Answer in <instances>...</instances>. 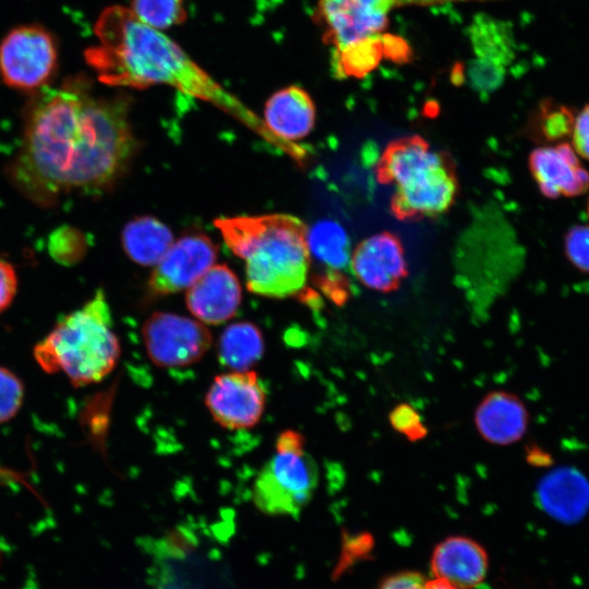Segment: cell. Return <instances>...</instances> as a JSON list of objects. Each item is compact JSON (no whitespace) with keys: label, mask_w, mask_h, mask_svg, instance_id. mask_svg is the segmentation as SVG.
I'll return each instance as SVG.
<instances>
[{"label":"cell","mask_w":589,"mask_h":589,"mask_svg":"<svg viewBox=\"0 0 589 589\" xmlns=\"http://www.w3.org/2000/svg\"><path fill=\"white\" fill-rule=\"evenodd\" d=\"M127 97L93 96L83 80L40 88L25 120L12 166L17 187L35 201L70 192H104L121 177L136 148Z\"/></svg>","instance_id":"6da1fadb"},{"label":"cell","mask_w":589,"mask_h":589,"mask_svg":"<svg viewBox=\"0 0 589 589\" xmlns=\"http://www.w3.org/2000/svg\"><path fill=\"white\" fill-rule=\"evenodd\" d=\"M99 45L86 51L87 63L106 84L147 87L164 84L209 100L252 121L251 112L219 86L182 48L142 23L130 9L113 5L99 15Z\"/></svg>","instance_id":"7a4b0ae2"},{"label":"cell","mask_w":589,"mask_h":589,"mask_svg":"<svg viewBox=\"0 0 589 589\" xmlns=\"http://www.w3.org/2000/svg\"><path fill=\"white\" fill-rule=\"evenodd\" d=\"M216 228L227 247L245 261L249 291L268 297L294 296L305 286L310 268L308 227L289 214L218 218Z\"/></svg>","instance_id":"3957f363"},{"label":"cell","mask_w":589,"mask_h":589,"mask_svg":"<svg viewBox=\"0 0 589 589\" xmlns=\"http://www.w3.org/2000/svg\"><path fill=\"white\" fill-rule=\"evenodd\" d=\"M33 353L46 373H62L74 387L104 380L115 369L121 347L103 290L63 315L35 345Z\"/></svg>","instance_id":"277c9868"},{"label":"cell","mask_w":589,"mask_h":589,"mask_svg":"<svg viewBox=\"0 0 589 589\" xmlns=\"http://www.w3.org/2000/svg\"><path fill=\"white\" fill-rule=\"evenodd\" d=\"M413 1L420 0H317L314 17L341 69L349 56L384 32L393 10Z\"/></svg>","instance_id":"5b68a950"},{"label":"cell","mask_w":589,"mask_h":589,"mask_svg":"<svg viewBox=\"0 0 589 589\" xmlns=\"http://www.w3.org/2000/svg\"><path fill=\"white\" fill-rule=\"evenodd\" d=\"M318 481L314 460L305 453H276L253 485V502L267 515L297 516L311 500Z\"/></svg>","instance_id":"8992f818"},{"label":"cell","mask_w":589,"mask_h":589,"mask_svg":"<svg viewBox=\"0 0 589 589\" xmlns=\"http://www.w3.org/2000/svg\"><path fill=\"white\" fill-rule=\"evenodd\" d=\"M57 64V43L41 26L13 28L0 43V76L9 87L40 89L56 72Z\"/></svg>","instance_id":"52a82bcc"},{"label":"cell","mask_w":589,"mask_h":589,"mask_svg":"<svg viewBox=\"0 0 589 589\" xmlns=\"http://www.w3.org/2000/svg\"><path fill=\"white\" fill-rule=\"evenodd\" d=\"M142 332L151 361L160 368L187 366L200 361L213 340L202 323L167 312L153 313Z\"/></svg>","instance_id":"ba28073f"},{"label":"cell","mask_w":589,"mask_h":589,"mask_svg":"<svg viewBox=\"0 0 589 589\" xmlns=\"http://www.w3.org/2000/svg\"><path fill=\"white\" fill-rule=\"evenodd\" d=\"M265 390L254 371H231L214 378L205 397L213 419L228 430L254 426L265 408Z\"/></svg>","instance_id":"9c48e42d"},{"label":"cell","mask_w":589,"mask_h":589,"mask_svg":"<svg viewBox=\"0 0 589 589\" xmlns=\"http://www.w3.org/2000/svg\"><path fill=\"white\" fill-rule=\"evenodd\" d=\"M458 181L449 158L396 187L390 211L400 220L437 216L454 203Z\"/></svg>","instance_id":"30bf717a"},{"label":"cell","mask_w":589,"mask_h":589,"mask_svg":"<svg viewBox=\"0 0 589 589\" xmlns=\"http://www.w3.org/2000/svg\"><path fill=\"white\" fill-rule=\"evenodd\" d=\"M217 248L204 235H190L172 243L156 264L148 280L152 296H166L190 288L215 263Z\"/></svg>","instance_id":"8fae6325"},{"label":"cell","mask_w":589,"mask_h":589,"mask_svg":"<svg viewBox=\"0 0 589 589\" xmlns=\"http://www.w3.org/2000/svg\"><path fill=\"white\" fill-rule=\"evenodd\" d=\"M349 269L362 285L382 292L395 290L408 275L404 247L387 231L361 241L351 253Z\"/></svg>","instance_id":"7c38bea8"},{"label":"cell","mask_w":589,"mask_h":589,"mask_svg":"<svg viewBox=\"0 0 589 589\" xmlns=\"http://www.w3.org/2000/svg\"><path fill=\"white\" fill-rule=\"evenodd\" d=\"M529 168L539 190L549 199L578 196L589 189V172L567 143L533 149Z\"/></svg>","instance_id":"4fadbf2b"},{"label":"cell","mask_w":589,"mask_h":589,"mask_svg":"<svg viewBox=\"0 0 589 589\" xmlns=\"http://www.w3.org/2000/svg\"><path fill=\"white\" fill-rule=\"evenodd\" d=\"M189 311L201 322L221 324L237 313L241 303V286L226 265H213L188 290Z\"/></svg>","instance_id":"5bb4252c"},{"label":"cell","mask_w":589,"mask_h":589,"mask_svg":"<svg viewBox=\"0 0 589 589\" xmlns=\"http://www.w3.org/2000/svg\"><path fill=\"white\" fill-rule=\"evenodd\" d=\"M528 411L521 399L508 392L488 394L474 412L479 434L494 445H509L519 441L527 431Z\"/></svg>","instance_id":"9a60e30c"},{"label":"cell","mask_w":589,"mask_h":589,"mask_svg":"<svg viewBox=\"0 0 589 589\" xmlns=\"http://www.w3.org/2000/svg\"><path fill=\"white\" fill-rule=\"evenodd\" d=\"M536 493L541 508L562 522H576L589 509V482L574 468L562 467L548 473Z\"/></svg>","instance_id":"2e32d148"},{"label":"cell","mask_w":589,"mask_h":589,"mask_svg":"<svg viewBox=\"0 0 589 589\" xmlns=\"http://www.w3.org/2000/svg\"><path fill=\"white\" fill-rule=\"evenodd\" d=\"M431 566L436 578L459 589H471L484 579L488 556L483 548L473 540L450 537L435 548Z\"/></svg>","instance_id":"e0dca14e"},{"label":"cell","mask_w":589,"mask_h":589,"mask_svg":"<svg viewBox=\"0 0 589 589\" xmlns=\"http://www.w3.org/2000/svg\"><path fill=\"white\" fill-rule=\"evenodd\" d=\"M315 106L309 93L288 86L274 93L265 104L264 120L268 130L281 140L299 141L315 123Z\"/></svg>","instance_id":"ac0fdd59"},{"label":"cell","mask_w":589,"mask_h":589,"mask_svg":"<svg viewBox=\"0 0 589 589\" xmlns=\"http://www.w3.org/2000/svg\"><path fill=\"white\" fill-rule=\"evenodd\" d=\"M446 158L445 154L432 151L419 135L402 137L386 146L376 164V177L383 184L398 187Z\"/></svg>","instance_id":"d6986e66"},{"label":"cell","mask_w":589,"mask_h":589,"mask_svg":"<svg viewBox=\"0 0 589 589\" xmlns=\"http://www.w3.org/2000/svg\"><path fill=\"white\" fill-rule=\"evenodd\" d=\"M173 243L171 230L151 216L129 221L122 231V247L128 256L143 266L156 265Z\"/></svg>","instance_id":"ffe728a7"},{"label":"cell","mask_w":589,"mask_h":589,"mask_svg":"<svg viewBox=\"0 0 589 589\" xmlns=\"http://www.w3.org/2000/svg\"><path fill=\"white\" fill-rule=\"evenodd\" d=\"M264 339L260 328L250 322L228 325L217 342V357L221 365L236 372L249 371L264 353Z\"/></svg>","instance_id":"44dd1931"},{"label":"cell","mask_w":589,"mask_h":589,"mask_svg":"<svg viewBox=\"0 0 589 589\" xmlns=\"http://www.w3.org/2000/svg\"><path fill=\"white\" fill-rule=\"evenodd\" d=\"M310 256L325 267L326 273H341L349 269L350 240L344 227L332 219L316 221L308 228Z\"/></svg>","instance_id":"7402d4cb"},{"label":"cell","mask_w":589,"mask_h":589,"mask_svg":"<svg viewBox=\"0 0 589 589\" xmlns=\"http://www.w3.org/2000/svg\"><path fill=\"white\" fill-rule=\"evenodd\" d=\"M130 10L144 24L163 31L187 17L184 0H132Z\"/></svg>","instance_id":"603a6c76"},{"label":"cell","mask_w":589,"mask_h":589,"mask_svg":"<svg viewBox=\"0 0 589 589\" xmlns=\"http://www.w3.org/2000/svg\"><path fill=\"white\" fill-rule=\"evenodd\" d=\"M87 238L74 227H60L56 229L48 242L51 257L63 265L77 263L87 251Z\"/></svg>","instance_id":"cb8c5ba5"},{"label":"cell","mask_w":589,"mask_h":589,"mask_svg":"<svg viewBox=\"0 0 589 589\" xmlns=\"http://www.w3.org/2000/svg\"><path fill=\"white\" fill-rule=\"evenodd\" d=\"M574 120L567 108L549 106L541 110L536 131L544 142L562 140L572 133Z\"/></svg>","instance_id":"d4e9b609"},{"label":"cell","mask_w":589,"mask_h":589,"mask_svg":"<svg viewBox=\"0 0 589 589\" xmlns=\"http://www.w3.org/2000/svg\"><path fill=\"white\" fill-rule=\"evenodd\" d=\"M24 384L10 369L0 365V423L13 419L24 401Z\"/></svg>","instance_id":"484cf974"},{"label":"cell","mask_w":589,"mask_h":589,"mask_svg":"<svg viewBox=\"0 0 589 589\" xmlns=\"http://www.w3.org/2000/svg\"><path fill=\"white\" fill-rule=\"evenodd\" d=\"M388 419L393 429L404 434L410 442L422 440L428 434L418 411L408 404L397 405L389 412Z\"/></svg>","instance_id":"4316f807"},{"label":"cell","mask_w":589,"mask_h":589,"mask_svg":"<svg viewBox=\"0 0 589 589\" xmlns=\"http://www.w3.org/2000/svg\"><path fill=\"white\" fill-rule=\"evenodd\" d=\"M568 260L582 272L589 273V225L570 228L565 238Z\"/></svg>","instance_id":"83f0119b"},{"label":"cell","mask_w":589,"mask_h":589,"mask_svg":"<svg viewBox=\"0 0 589 589\" xmlns=\"http://www.w3.org/2000/svg\"><path fill=\"white\" fill-rule=\"evenodd\" d=\"M17 275L14 266L0 259V313L5 311L17 291Z\"/></svg>","instance_id":"f1b7e54d"},{"label":"cell","mask_w":589,"mask_h":589,"mask_svg":"<svg viewBox=\"0 0 589 589\" xmlns=\"http://www.w3.org/2000/svg\"><path fill=\"white\" fill-rule=\"evenodd\" d=\"M572 135L576 152L589 160V104L575 118Z\"/></svg>","instance_id":"f546056e"},{"label":"cell","mask_w":589,"mask_h":589,"mask_svg":"<svg viewBox=\"0 0 589 589\" xmlns=\"http://www.w3.org/2000/svg\"><path fill=\"white\" fill-rule=\"evenodd\" d=\"M378 589H425V582L419 574L401 573L385 580Z\"/></svg>","instance_id":"4dcf8cb0"},{"label":"cell","mask_w":589,"mask_h":589,"mask_svg":"<svg viewBox=\"0 0 589 589\" xmlns=\"http://www.w3.org/2000/svg\"><path fill=\"white\" fill-rule=\"evenodd\" d=\"M276 452L301 454L304 452V437L297 431L286 430L277 437Z\"/></svg>","instance_id":"1f68e13d"},{"label":"cell","mask_w":589,"mask_h":589,"mask_svg":"<svg viewBox=\"0 0 589 589\" xmlns=\"http://www.w3.org/2000/svg\"><path fill=\"white\" fill-rule=\"evenodd\" d=\"M425 589H459L448 581L440 578H435L425 584Z\"/></svg>","instance_id":"d6a6232c"},{"label":"cell","mask_w":589,"mask_h":589,"mask_svg":"<svg viewBox=\"0 0 589 589\" xmlns=\"http://www.w3.org/2000/svg\"><path fill=\"white\" fill-rule=\"evenodd\" d=\"M588 214H589V204H588Z\"/></svg>","instance_id":"836d02e7"}]
</instances>
